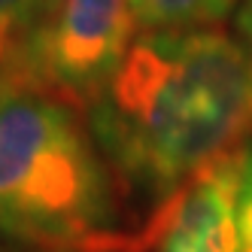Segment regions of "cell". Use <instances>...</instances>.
Returning a JSON list of instances; mask_svg holds the SVG:
<instances>
[{"label":"cell","instance_id":"cell-1","mask_svg":"<svg viewBox=\"0 0 252 252\" xmlns=\"http://www.w3.org/2000/svg\"><path fill=\"white\" fill-rule=\"evenodd\" d=\"M85 113L116 176L164 204L252 143V49L219 31H146Z\"/></svg>","mask_w":252,"mask_h":252},{"label":"cell","instance_id":"cell-2","mask_svg":"<svg viewBox=\"0 0 252 252\" xmlns=\"http://www.w3.org/2000/svg\"><path fill=\"white\" fill-rule=\"evenodd\" d=\"M0 234L52 252H119L116 170L79 106L0 70Z\"/></svg>","mask_w":252,"mask_h":252},{"label":"cell","instance_id":"cell-3","mask_svg":"<svg viewBox=\"0 0 252 252\" xmlns=\"http://www.w3.org/2000/svg\"><path fill=\"white\" fill-rule=\"evenodd\" d=\"M131 0H58L52 19L9 67L73 106L88 110L134 46Z\"/></svg>","mask_w":252,"mask_h":252},{"label":"cell","instance_id":"cell-4","mask_svg":"<svg viewBox=\"0 0 252 252\" xmlns=\"http://www.w3.org/2000/svg\"><path fill=\"white\" fill-rule=\"evenodd\" d=\"M243 149L222 155L158 204L140 243L152 252H240L237 189Z\"/></svg>","mask_w":252,"mask_h":252},{"label":"cell","instance_id":"cell-5","mask_svg":"<svg viewBox=\"0 0 252 252\" xmlns=\"http://www.w3.org/2000/svg\"><path fill=\"white\" fill-rule=\"evenodd\" d=\"M237 0H131L140 31H186L225 19Z\"/></svg>","mask_w":252,"mask_h":252},{"label":"cell","instance_id":"cell-6","mask_svg":"<svg viewBox=\"0 0 252 252\" xmlns=\"http://www.w3.org/2000/svg\"><path fill=\"white\" fill-rule=\"evenodd\" d=\"M55 6L58 0H0V70L19 64Z\"/></svg>","mask_w":252,"mask_h":252},{"label":"cell","instance_id":"cell-7","mask_svg":"<svg viewBox=\"0 0 252 252\" xmlns=\"http://www.w3.org/2000/svg\"><path fill=\"white\" fill-rule=\"evenodd\" d=\"M237 234H240V252H252V143L243 149L240 189H237Z\"/></svg>","mask_w":252,"mask_h":252},{"label":"cell","instance_id":"cell-8","mask_svg":"<svg viewBox=\"0 0 252 252\" xmlns=\"http://www.w3.org/2000/svg\"><path fill=\"white\" fill-rule=\"evenodd\" d=\"M237 25H240V31L246 33V40L252 43V0H246V3L240 6V15H237Z\"/></svg>","mask_w":252,"mask_h":252},{"label":"cell","instance_id":"cell-9","mask_svg":"<svg viewBox=\"0 0 252 252\" xmlns=\"http://www.w3.org/2000/svg\"><path fill=\"white\" fill-rule=\"evenodd\" d=\"M0 252H12V249H0ZM49 252H52V249H49Z\"/></svg>","mask_w":252,"mask_h":252}]
</instances>
